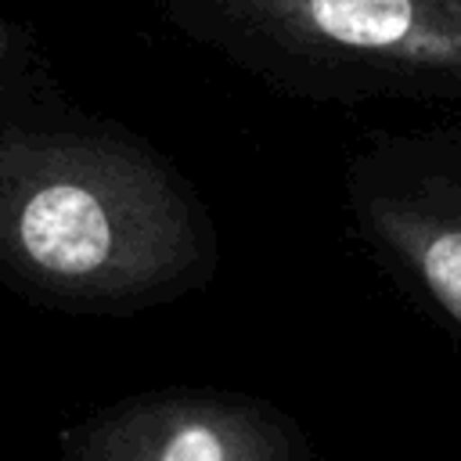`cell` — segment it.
Listing matches in <instances>:
<instances>
[{
    "instance_id": "obj_5",
    "label": "cell",
    "mask_w": 461,
    "mask_h": 461,
    "mask_svg": "<svg viewBox=\"0 0 461 461\" xmlns=\"http://www.w3.org/2000/svg\"><path fill=\"white\" fill-rule=\"evenodd\" d=\"M61 101L65 97L36 36L22 22L0 14V130Z\"/></svg>"
},
{
    "instance_id": "obj_1",
    "label": "cell",
    "mask_w": 461,
    "mask_h": 461,
    "mask_svg": "<svg viewBox=\"0 0 461 461\" xmlns=\"http://www.w3.org/2000/svg\"><path fill=\"white\" fill-rule=\"evenodd\" d=\"M220 234L148 137L68 101L0 130V285L65 313H140L212 281Z\"/></svg>"
},
{
    "instance_id": "obj_2",
    "label": "cell",
    "mask_w": 461,
    "mask_h": 461,
    "mask_svg": "<svg viewBox=\"0 0 461 461\" xmlns=\"http://www.w3.org/2000/svg\"><path fill=\"white\" fill-rule=\"evenodd\" d=\"M169 25L306 97L461 86V0H158Z\"/></svg>"
},
{
    "instance_id": "obj_4",
    "label": "cell",
    "mask_w": 461,
    "mask_h": 461,
    "mask_svg": "<svg viewBox=\"0 0 461 461\" xmlns=\"http://www.w3.org/2000/svg\"><path fill=\"white\" fill-rule=\"evenodd\" d=\"M349 202L367 238L461 324V180L418 169L400 144H382L357 158Z\"/></svg>"
},
{
    "instance_id": "obj_3",
    "label": "cell",
    "mask_w": 461,
    "mask_h": 461,
    "mask_svg": "<svg viewBox=\"0 0 461 461\" xmlns=\"http://www.w3.org/2000/svg\"><path fill=\"white\" fill-rule=\"evenodd\" d=\"M58 461H313L277 403L238 389L169 385L112 400L58 436Z\"/></svg>"
}]
</instances>
